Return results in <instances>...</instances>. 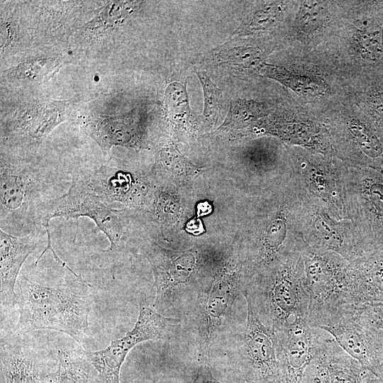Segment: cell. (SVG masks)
Returning a JSON list of instances; mask_svg holds the SVG:
<instances>
[{"label":"cell","instance_id":"83f0119b","mask_svg":"<svg viewBox=\"0 0 383 383\" xmlns=\"http://www.w3.org/2000/svg\"><path fill=\"white\" fill-rule=\"evenodd\" d=\"M196 74L202 87L204 93L203 114L209 117L221 111L222 106V91L204 71H197Z\"/></svg>","mask_w":383,"mask_h":383},{"label":"cell","instance_id":"7c38bea8","mask_svg":"<svg viewBox=\"0 0 383 383\" xmlns=\"http://www.w3.org/2000/svg\"><path fill=\"white\" fill-rule=\"evenodd\" d=\"M80 216L88 217L94 221L109 240V250L118 247L123 235V228L117 211L112 209L95 194L72 181L66 193L50 199L41 208L40 221L46 232L48 240L46 247L38 257L39 260L48 250L52 252L55 260L60 259L52 246L49 231L50 221L55 217L77 219Z\"/></svg>","mask_w":383,"mask_h":383},{"label":"cell","instance_id":"7a4b0ae2","mask_svg":"<svg viewBox=\"0 0 383 383\" xmlns=\"http://www.w3.org/2000/svg\"><path fill=\"white\" fill-rule=\"evenodd\" d=\"M91 287L84 279L72 284L45 286L21 274L16 294L17 333L48 329L70 335L81 346L88 345L91 340L89 326Z\"/></svg>","mask_w":383,"mask_h":383},{"label":"cell","instance_id":"30bf717a","mask_svg":"<svg viewBox=\"0 0 383 383\" xmlns=\"http://www.w3.org/2000/svg\"><path fill=\"white\" fill-rule=\"evenodd\" d=\"M364 308L345 306L315 328L329 333L362 367L383 379V330L370 322Z\"/></svg>","mask_w":383,"mask_h":383},{"label":"cell","instance_id":"ac0fdd59","mask_svg":"<svg viewBox=\"0 0 383 383\" xmlns=\"http://www.w3.org/2000/svg\"><path fill=\"white\" fill-rule=\"evenodd\" d=\"M320 328L300 319L288 328L277 332L284 383H301L314 353Z\"/></svg>","mask_w":383,"mask_h":383},{"label":"cell","instance_id":"4fadbf2b","mask_svg":"<svg viewBox=\"0 0 383 383\" xmlns=\"http://www.w3.org/2000/svg\"><path fill=\"white\" fill-rule=\"evenodd\" d=\"M243 294L247 305L246 323L240 347L243 383H284L277 332L261 321L245 291Z\"/></svg>","mask_w":383,"mask_h":383},{"label":"cell","instance_id":"ba28073f","mask_svg":"<svg viewBox=\"0 0 383 383\" xmlns=\"http://www.w3.org/2000/svg\"><path fill=\"white\" fill-rule=\"evenodd\" d=\"M300 252L309 295L307 322L315 327L340 309L353 306L349 297V262L335 252L318 251L306 244Z\"/></svg>","mask_w":383,"mask_h":383},{"label":"cell","instance_id":"7402d4cb","mask_svg":"<svg viewBox=\"0 0 383 383\" xmlns=\"http://www.w3.org/2000/svg\"><path fill=\"white\" fill-rule=\"evenodd\" d=\"M298 1H262L247 12L231 37H243L279 33L284 38Z\"/></svg>","mask_w":383,"mask_h":383},{"label":"cell","instance_id":"9a60e30c","mask_svg":"<svg viewBox=\"0 0 383 383\" xmlns=\"http://www.w3.org/2000/svg\"><path fill=\"white\" fill-rule=\"evenodd\" d=\"M339 1L298 0L282 40L284 51L305 55L322 45L332 35L338 22Z\"/></svg>","mask_w":383,"mask_h":383},{"label":"cell","instance_id":"6da1fadb","mask_svg":"<svg viewBox=\"0 0 383 383\" xmlns=\"http://www.w3.org/2000/svg\"><path fill=\"white\" fill-rule=\"evenodd\" d=\"M313 51L344 80L383 69V1H340L331 37Z\"/></svg>","mask_w":383,"mask_h":383},{"label":"cell","instance_id":"4dcf8cb0","mask_svg":"<svg viewBox=\"0 0 383 383\" xmlns=\"http://www.w3.org/2000/svg\"><path fill=\"white\" fill-rule=\"evenodd\" d=\"M187 231L194 235H199L204 232L202 223L198 218L191 220L187 225Z\"/></svg>","mask_w":383,"mask_h":383},{"label":"cell","instance_id":"d6a6232c","mask_svg":"<svg viewBox=\"0 0 383 383\" xmlns=\"http://www.w3.org/2000/svg\"><path fill=\"white\" fill-rule=\"evenodd\" d=\"M197 209V215L201 216L209 213L211 210V207L208 203L203 202L198 204Z\"/></svg>","mask_w":383,"mask_h":383},{"label":"cell","instance_id":"e0dca14e","mask_svg":"<svg viewBox=\"0 0 383 383\" xmlns=\"http://www.w3.org/2000/svg\"><path fill=\"white\" fill-rule=\"evenodd\" d=\"M369 371L321 329L301 383H362Z\"/></svg>","mask_w":383,"mask_h":383},{"label":"cell","instance_id":"277c9868","mask_svg":"<svg viewBox=\"0 0 383 383\" xmlns=\"http://www.w3.org/2000/svg\"><path fill=\"white\" fill-rule=\"evenodd\" d=\"M244 291L261 321L276 332L307 320L309 295L300 252L255 274Z\"/></svg>","mask_w":383,"mask_h":383},{"label":"cell","instance_id":"8fae6325","mask_svg":"<svg viewBox=\"0 0 383 383\" xmlns=\"http://www.w3.org/2000/svg\"><path fill=\"white\" fill-rule=\"evenodd\" d=\"M179 319L163 316L140 300L134 327L121 338L97 351L84 350V355L95 370L98 383H120V371L128 353L138 344L168 338L170 328Z\"/></svg>","mask_w":383,"mask_h":383},{"label":"cell","instance_id":"9c48e42d","mask_svg":"<svg viewBox=\"0 0 383 383\" xmlns=\"http://www.w3.org/2000/svg\"><path fill=\"white\" fill-rule=\"evenodd\" d=\"M345 197L349 219L367 253L383 249V174L348 166Z\"/></svg>","mask_w":383,"mask_h":383},{"label":"cell","instance_id":"1f68e13d","mask_svg":"<svg viewBox=\"0 0 383 383\" xmlns=\"http://www.w3.org/2000/svg\"><path fill=\"white\" fill-rule=\"evenodd\" d=\"M362 383H383V379L377 377L372 372L369 371Z\"/></svg>","mask_w":383,"mask_h":383},{"label":"cell","instance_id":"44dd1931","mask_svg":"<svg viewBox=\"0 0 383 383\" xmlns=\"http://www.w3.org/2000/svg\"><path fill=\"white\" fill-rule=\"evenodd\" d=\"M348 274L353 305L383 304V249L349 262Z\"/></svg>","mask_w":383,"mask_h":383},{"label":"cell","instance_id":"603a6c76","mask_svg":"<svg viewBox=\"0 0 383 383\" xmlns=\"http://www.w3.org/2000/svg\"><path fill=\"white\" fill-rule=\"evenodd\" d=\"M345 83L348 96L371 121L383 143V69Z\"/></svg>","mask_w":383,"mask_h":383},{"label":"cell","instance_id":"5b68a950","mask_svg":"<svg viewBox=\"0 0 383 383\" xmlns=\"http://www.w3.org/2000/svg\"><path fill=\"white\" fill-rule=\"evenodd\" d=\"M314 116L327 129L335 154L348 166L383 170V143L347 91Z\"/></svg>","mask_w":383,"mask_h":383},{"label":"cell","instance_id":"2e32d148","mask_svg":"<svg viewBox=\"0 0 383 383\" xmlns=\"http://www.w3.org/2000/svg\"><path fill=\"white\" fill-rule=\"evenodd\" d=\"M72 175V181L109 206L114 201L128 205L141 204L147 194L146 182L110 162L78 170Z\"/></svg>","mask_w":383,"mask_h":383},{"label":"cell","instance_id":"5bb4252c","mask_svg":"<svg viewBox=\"0 0 383 383\" xmlns=\"http://www.w3.org/2000/svg\"><path fill=\"white\" fill-rule=\"evenodd\" d=\"M301 192L304 206L302 235L308 246L318 251L335 252L348 262L368 254L350 219L336 220L319 201Z\"/></svg>","mask_w":383,"mask_h":383},{"label":"cell","instance_id":"f1b7e54d","mask_svg":"<svg viewBox=\"0 0 383 383\" xmlns=\"http://www.w3.org/2000/svg\"><path fill=\"white\" fill-rule=\"evenodd\" d=\"M364 314L373 326L383 330V304L365 306Z\"/></svg>","mask_w":383,"mask_h":383},{"label":"cell","instance_id":"836d02e7","mask_svg":"<svg viewBox=\"0 0 383 383\" xmlns=\"http://www.w3.org/2000/svg\"><path fill=\"white\" fill-rule=\"evenodd\" d=\"M383 174V170L380 171Z\"/></svg>","mask_w":383,"mask_h":383},{"label":"cell","instance_id":"cb8c5ba5","mask_svg":"<svg viewBox=\"0 0 383 383\" xmlns=\"http://www.w3.org/2000/svg\"><path fill=\"white\" fill-rule=\"evenodd\" d=\"M1 383H45L37 357L19 343L1 342Z\"/></svg>","mask_w":383,"mask_h":383},{"label":"cell","instance_id":"52a82bcc","mask_svg":"<svg viewBox=\"0 0 383 383\" xmlns=\"http://www.w3.org/2000/svg\"><path fill=\"white\" fill-rule=\"evenodd\" d=\"M293 177L301 191L319 201L336 220L349 219L345 197L348 166L334 152L287 145Z\"/></svg>","mask_w":383,"mask_h":383},{"label":"cell","instance_id":"3957f363","mask_svg":"<svg viewBox=\"0 0 383 383\" xmlns=\"http://www.w3.org/2000/svg\"><path fill=\"white\" fill-rule=\"evenodd\" d=\"M1 156L0 229L16 236L40 233L41 208L55 198L52 174L30 160Z\"/></svg>","mask_w":383,"mask_h":383},{"label":"cell","instance_id":"8992f818","mask_svg":"<svg viewBox=\"0 0 383 383\" xmlns=\"http://www.w3.org/2000/svg\"><path fill=\"white\" fill-rule=\"evenodd\" d=\"M283 65L265 62L258 74L287 89L313 115L346 91L345 82L321 55L284 51Z\"/></svg>","mask_w":383,"mask_h":383},{"label":"cell","instance_id":"d6986e66","mask_svg":"<svg viewBox=\"0 0 383 383\" xmlns=\"http://www.w3.org/2000/svg\"><path fill=\"white\" fill-rule=\"evenodd\" d=\"M40 233L16 236L0 229L1 310L16 304L15 285L27 257L36 249Z\"/></svg>","mask_w":383,"mask_h":383},{"label":"cell","instance_id":"f546056e","mask_svg":"<svg viewBox=\"0 0 383 383\" xmlns=\"http://www.w3.org/2000/svg\"><path fill=\"white\" fill-rule=\"evenodd\" d=\"M190 383H223L218 380L206 363H202Z\"/></svg>","mask_w":383,"mask_h":383},{"label":"cell","instance_id":"484cf974","mask_svg":"<svg viewBox=\"0 0 383 383\" xmlns=\"http://www.w3.org/2000/svg\"><path fill=\"white\" fill-rule=\"evenodd\" d=\"M269 52L252 43H243L221 49L216 53L217 61L243 70L256 72L265 63Z\"/></svg>","mask_w":383,"mask_h":383},{"label":"cell","instance_id":"ffe728a7","mask_svg":"<svg viewBox=\"0 0 383 383\" xmlns=\"http://www.w3.org/2000/svg\"><path fill=\"white\" fill-rule=\"evenodd\" d=\"M155 274L156 297L154 309L161 312L170 307L189 282L196 265L194 255L188 253L169 258L157 252L150 256Z\"/></svg>","mask_w":383,"mask_h":383},{"label":"cell","instance_id":"4316f807","mask_svg":"<svg viewBox=\"0 0 383 383\" xmlns=\"http://www.w3.org/2000/svg\"><path fill=\"white\" fill-rule=\"evenodd\" d=\"M165 101L167 115L173 121L186 123L194 119L186 85L170 83L165 90Z\"/></svg>","mask_w":383,"mask_h":383},{"label":"cell","instance_id":"d4e9b609","mask_svg":"<svg viewBox=\"0 0 383 383\" xmlns=\"http://www.w3.org/2000/svg\"><path fill=\"white\" fill-rule=\"evenodd\" d=\"M57 359V369L48 373L45 383H98L96 372L84 355L59 349Z\"/></svg>","mask_w":383,"mask_h":383}]
</instances>
